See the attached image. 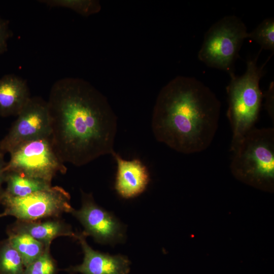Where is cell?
<instances>
[{"label": "cell", "mask_w": 274, "mask_h": 274, "mask_svg": "<svg viewBox=\"0 0 274 274\" xmlns=\"http://www.w3.org/2000/svg\"><path fill=\"white\" fill-rule=\"evenodd\" d=\"M47 102L51 141L63 163L81 166L115 152L116 117L89 83L60 79L52 86Z\"/></svg>", "instance_id": "1"}, {"label": "cell", "mask_w": 274, "mask_h": 274, "mask_svg": "<svg viewBox=\"0 0 274 274\" xmlns=\"http://www.w3.org/2000/svg\"><path fill=\"white\" fill-rule=\"evenodd\" d=\"M221 103L198 80L179 77L161 91L152 129L156 140L183 154L206 150L217 131Z\"/></svg>", "instance_id": "2"}, {"label": "cell", "mask_w": 274, "mask_h": 274, "mask_svg": "<svg viewBox=\"0 0 274 274\" xmlns=\"http://www.w3.org/2000/svg\"><path fill=\"white\" fill-rule=\"evenodd\" d=\"M232 153L230 168L237 180L258 189L273 192V127H254Z\"/></svg>", "instance_id": "3"}, {"label": "cell", "mask_w": 274, "mask_h": 274, "mask_svg": "<svg viewBox=\"0 0 274 274\" xmlns=\"http://www.w3.org/2000/svg\"><path fill=\"white\" fill-rule=\"evenodd\" d=\"M259 55L247 61L246 71L243 75H229L230 81L226 87L228 104L226 115L232 131L231 152L247 132L254 127L259 116L263 97L259 82L266 63L261 66L257 64Z\"/></svg>", "instance_id": "4"}, {"label": "cell", "mask_w": 274, "mask_h": 274, "mask_svg": "<svg viewBox=\"0 0 274 274\" xmlns=\"http://www.w3.org/2000/svg\"><path fill=\"white\" fill-rule=\"evenodd\" d=\"M248 32L245 23L235 15L224 17L206 32L198 53L207 66L234 74V63Z\"/></svg>", "instance_id": "5"}, {"label": "cell", "mask_w": 274, "mask_h": 274, "mask_svg": "<svg viewBox=\"0 0 274 274\" xmlns=\"http://www.w3.org/2000/svg\"><path fill=\"white\" fill-rule=\"evenodd\" d=\"M0 203L5 208L1 217L12 216L24 222L71 213L74 209L69 193L57 186L23 197L13 196L1 190Z\"/></svg>", "instance_id": "6"}, {"label": "cell", "mask_w": 274, "mask_h": 274, "mask_svg": "<svg viewBox=\"0 0 274 274\" xmlns=\"http://www.w3.org/2000/svg\"><path fill=\"white\" fill-rule=\"evenodd\" d=\"M9 154L4 172H16L51 182L57 174H64L67 170L53 148L50 136L21 144Z\"/></svg>", "instance_id": "7"}, {"label": "cell", "mask_w": 274, "mask_h": 274, "mask_svg": "<svg viewBox=\"0 0 274 274\" xmlns=\"http://www.w3.org/2000/svg\"><path fill=\"white\" fill-rule=\"evenodd\" d=\"M51 128L47 101L31 96L7 134L0 141V152L10 153L24 143L50 136Z\"/></svg>", "instance_id": "8"}, {"label": "cell", "mask_w": 274, "mask_h": 274, "mask_svg": "<svg viewBox=\"0 0 274 274\" xmlns=\"http://www.w3.org/2000/svg\"><path fill=\"white\" fill-rule=\"evenodd\" d=\"M85 228V235H91L102 244H114L124 237L121 223L109 212L94 201L91 194L82 193V205L80 209L71 212Z\"/></svg>", "instance_id": "9"}, {"label": "cell", "mask_w": 274, "mask_h": 274, "mask_svg": "<svg viewBox=\"0 0 274 274\" xmlns=\"http://www.w3.org/2000/svg\"><path fill=\"white\" fill-rule=\"evenodd\" d=\"M85 234H79L84 253L81 264L71 267L67 270L72 273L81 274H129L130 261L124 255H111L94 250L87 243Z\"/></svg>", "instance_id": "10"}, {"label": "cell", "mask_w": 274, "mask_h": 274, "mask_svg": "<svg viewBox=\"0 0 274 274\" xmlns=\"http://www.w3.org/2000/svg\"><path fill=\"white\" fill-rule=\"evenodd\" d=\"M112 155L117 165L115 188L118 194L131 198L142 193L150 181L146 165L138 159H124L115 152Z\"/></svg>", "instance_id": "11"}, {"label": "cell", "mask_w": 274, "mask_h": 274, "mask_svg": "<svg viewBox=\"0 0 274 274\" xmlns=\"http://www.w3.org/2000/svg\"><path fill=\"white\" fill-rule=\"evenodd\" d=\"M31 97L25 80L13 74L0 78V116H17Z\"/></svg>", "instance_id": "12"}, {"label": "cell", "mask_w": 274, "mask_h": 274, "mask_svg": "<svg viewBox=\"0 0 274 274\" xmlns=\"http://www.w3.org/2000/svg\"><path fill=\"white\" fill-rule=\"evenodd\" d=\"M15 231L28 234L45 246L50 245L54 238L60 236L78 238L70 227L59 221H48L43 222L22 221L15 228Z\"/></svg>", "instance_id": "13"}, {"label": "cell", "mask_w": 274, "mask_h": 274, "mask_svg": "<svg viewBox=\"0 0 274 274\" xmlns=\"http://www.w3.org/2000/svg\"><path fill=\"white\" fill-rule=\"evenodd\" d=\"M5 182L7 188L4 191L16 197L27 196L52 186L51 182L12 171L5 172Z\"/></svg>", "instance_id": "14"}, {"label": "cell", "mask_w": 274, "mask_h": 274, "mask_svg": "<svg viewBox=\"0 0 274 274\" xmlns=\"http://www.w3.org/2000/svg\"><path fill=\"white\" fill-rule=\"evenodd\" d=\"M8 242L20 255L25 267L39 258L46 246L28 234L19 231L11 234Z\"/></svg>", "instance_id": "15"}, {"label": "cell", "mask_w": 274, "mask_h": 274, "mask_svg": "<svg viewBox=\"0 0 274 274\" xmlns=\"http://www.w3.org/2000/svg\"><path fill=\"white\" fill-rule=\"evenodd\" d=\"M24 269L20 255L8 241L0 249V274H23Z\"/></svg>", "instance_id": "16"}, {"label": "cell", "mask_w": 274, "mask_h": 274, "mask_svg": "<svg viewBox=\"0 0 274 274\" xmlns=\"http://www.w3.org/2000/svg\"><path fill=\"white\" fill-rule=\"evenodd\" d=\"M248 38L259 44L262 49L274 51V19L266 18L253 31L248 32Z\"/></svg>", "instance_id": "17"}, {"label": "cell", "mask_w": 274, "mask_h": 274, "mask_svg": "<svg viewBox=\"0 0 274 274\" xmlns=\"http://www.w3.org/2000/svg\"><path fill=\"white\" fill-rule=\"evenodd\" d=\"M50 246H46L43 254L25 267L23 274H56V266L50 254Z\"/></svg>", "instance_id": "18"}, {"label": "cell", "mask_w": 274, "mask_h": 274, "mask_svg": "<svg viewBox=\"0 0 274 274\" xmlns=\"http://www.w3.org/2000/svg\"><path fill=\"white\" fill-rule=\"evenodd\" d=\"M39 2L51 8L69 9L83 14H89L96 10V3L90 1L42 0Z\"/></svg>", "instance_id": "19"}, {"label": "cell", "mask_w": 274, "mask_h": 274, "mask_svg": "<svg viewBox=\"0 0 274 274\" xmlns=\"http://www.w3.org/2000/svg\"><path fill=\"white\" fill-rule=\"evenodd\" d=\"M12 35L9 21L0 16V56L7 51Z\"/></svg>", "instance_id": "20"}, {"label": "cell", "mask_w": 274, "mask_h": 274, "mask_svg": "<svg viewBox=\"0 0 274 274\" xmlns=\"http://www.w3.org/2000/svg\"><path fill=\"white\" fill-rule=\"evenodd\" d=\"M273 82L270 84L268 89L263 94L265 97V107L271 120H274L273 111Z\"/></svg>", "instance_id": "21"}, {"label": "cell", "mask_w": 274, "mask_h": 274, "mask_svg": "<svg viewBox=\"0 0 274 274\" xmlns=\"http://www.w3.org/2000/svg\"><path fill=\"white\" fill-rule=\"evenodd\" d=\"M4 156V154L0 152V191L2 190V184L5 182V172L4 169L7 162L5 160Z\"/></svg>", "instance_id": "22"}]
</instances>
